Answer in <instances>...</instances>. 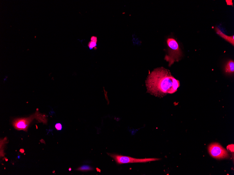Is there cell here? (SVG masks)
<instances>
[{
	"mask_svg": "<svg viewBox=\"0 0 234 175\" xmlns=\"http://www.w3.org/2000/svg\"><path fill=\"white\" fill-rule=\"evenodd\" d=\"M146 84L148 92L158 97L174 94L180 86L179 81L169 70L163 67L154 70L148 76Z\"/></svg>",
	"mask_w": 234,
	"mask_h": 175,
	"instance_id": "6da1fadb",
	"label": "cell"
},
{
	"mask_svg": "<svg viewBox=\"0 0 234 175\" xmlns=\"http://www.w3.org/2000/svg\"><path fill=\"white\" fill-rule=\"evenodd\" d=\"M168 47V54L165 57V60L169 63L170 66L175 62H178L182 56V52L178 44L175 40L168 38L167 40Z\"/></svg>",
	"mask_w": 234,
	"mask_h": 175,
	"instance_id": "7a4b0ae2",
	"label": "cell"
},
{
	"mask_svg": "<svg viewBox=\"0 0 234 175\" xmlns=\"http://www.w3.org/2000/svg\"><path fill=\"white\" fill-rule=\"evenodd\" d=\"M108 155L114 160L118 164L133 163H144L150 161L159 160L160 159L156 158H145L138 159L126 156H124L117 154L107 153Z\"/></svg>",
	"mask_w": 234,
	"mask_h": 175,
	"instance_id": "3957f363",
	"label": "cell"
},
{
	"mask_svg": "<svg viewBox=\"0 0 234 175\" xmlns=\"http://www.w3.org/2000/svg\"><path fill=\"white\" fill-rule=\"evenodd\" d=\"M208 151L211 156L216 159L227 158L229 157L226 150L217 143H212L209 146Z\"/></svg>",
	"mask_w": 234,
	"mask_h": 175,
	"instance_id": "277c9868",
	"label": "cell"
},
{
	"mask_svg": "<svg viewBox=\"0 0 234 175\" xmlns=\"http://www.w3.org/2000/svg\"><path fill=\"white\" fill-rule=\"evenodd\" d=\"M37 114L36 113L28 118H22L14 120L12 122L13 127L17 130L27 131L30 123L36 117L39 115V114L38 115H37Z\"/></svg>",
	"mask_w": 234,
	"mask_h": 175,
	"instance_id": "5b68a950",
	"label": "cell"
},
{
	"mask_svg": "<svg viewBox=\"0 0 234 175\" xmlns=\"http://www.w3.org/2000/svg\"><path fill=\"white\" fill-rule=\"evenodd\" d=\"M216 33L218 34L220 37H221L225 39V40L228 42L230 43L232 45L234 46V36H229L226 35L225 34H224L217 27H216L215 28Z\"/></svg>",
	"mask_w": 234,
	"mask_h": 175,
	"instance_id": "8992f818",
	"label": "cell"
},
{
	"mask_svg": "<svg viewBox=\"0 0 234 175\" xmlns=\"http://www.w3.org/2000/svg\"><path fill=\"white\" fill-rule=\"evenodd\" d=\"M226 73H233L234 72V62L233 60H230L226 64L225 67Z\"/></svg>",
	"mask_w": 234,
	"mask_h": 175,
	"instance_id": "52a82bcc",
	"label": "cell"
},
{
	"mask_svg": "<svg viewBox=\"0 0 234 175\" xmlns=\"http://www.w3.org/2000/svg\"><path fill=\"white\" fill-rule=\"evenodd\" d=\"M77 170L85 172V171L93 170V168L88 165H85L79 167V168L77 169Z\"/></svg>",
	"mask_w": 234,
	"mask_h": 175,
	"instance_id": "ba28073f",
	"label": "cell"
},
{
	"mask_svg": "<svg viewBox=\"0 0 234 175\" xmlns=\"http://www.w3.org/2000/svg\"><path fill=\"white\" fill-rule=\"evenodd\" d=\"M96 45L97 44L96 43L92 41L89 42L88 44V46L89 48L90 49H92L94 48L95 49Z\"/></svg>",
	"mask_w": 234,
	"mask_h": 175,
	"instance_id": "9c48e42d",
	"label": "cell"
},
{
	"mask_svg": "<svg viewBox=\"0 0 234 175\" xmlns=\"http://www.w3.org/2000/svg\"><path fill=\"white\" fill-rule=\"evenodd\" d=\"M55 128L57 130H61L62 129V125L60 123H57L55 125Z\"/></svg>",
	"mask_w": 234,
	"mask_h": 175,
	"instance_id": "30bf717a",
	"label": "cell"
},
{
	"mask_svg": "<svg viewBox=\"0 0 234 175\" xmlns=\"http://www.w3.org/2000/svg\"><path fill=\"white\" fill-rule=\"evenodd\" d=\"M91 41L97 43V37L95 36H93L91 37Z\"/></svg>",
	"mask_w": 234,
	"mask_h": 175,
	"instance_id": "8fae6325",
	"label": "cell"
},
{
	"mask_svg": "<svg viewBox=\"0 0 234 175\" xmlns=\"http://www.w3.org/2000/svg\"><path fill=\"white\" fill-rule=\"evenodd\" d=\"M18 159H20V156H18Z\"/></svg>",
	"mask_w": 234,
	"mask_h": 175,
	"instance_id": "7c38bea8",
	"label": "cell"
}]
</instances>
